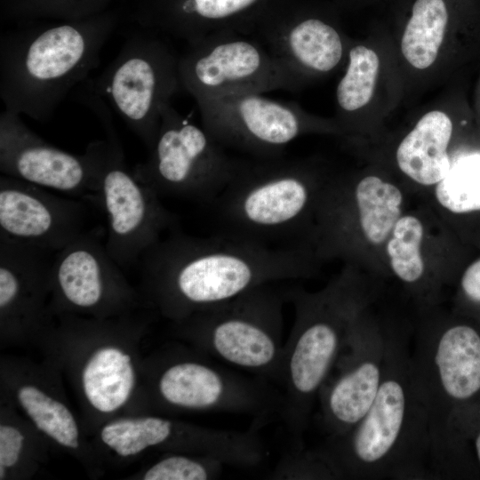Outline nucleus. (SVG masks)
<instances>
[{"label":"nucleus","instance_id":"1","mask_svg":"<svg viewBox=\"0 0 480 480\" xmlns=\"http://www.w3.org/2000/svg\"><path fill=\"white\" fill-rule=\"evenodd\" d=\"M316 260L306 244L275 247L230 232L200 237L174 228L139 263L165 313L182 318L263 284L310 277Z\"/></svg>","mask_w":480,"mask_h":480},{"label":"nucleus","instance_id":"2","mask_svg":"<svg viewBox=\"0 0 480 480\" xmlns=\"http://www.w3.org/2000/svg\"><path fill=\"white\" fill-rule=\"evenodd\" d=\"M404 341L391 332L384 378L363 419L317 448L336 479L430 476V414Z\"/></svg>","mask_w":480,"mask_h":480},{"label":"nucleus","instance_id":"3","mask_svg":"<svg viewBox=\"0 0 480 480\" xmlns=\"http://www.w3.org/2000/svg\"><path fill=\"white\" fill-rule=\"evenodd\" d=\"M109 12L76 21L24 20L0 37V98L4 109L48 121L86 81L116 26Z\"/></svg>","mask_w":480,"mask_h":480},{"label":"nucleus","instance_id":"4","mask_svg":"<svg viewBox=\"0 0 480 480\" xmlns=\"http://www.w3.org/2000/svg\"><path fill=\"white\" fill-rule=\"evenodd\" d=\"M286 295L294 321L283 347L280 413L300 449L314 403L366 311L367 294L355 271L347 268L321 291L290 287Z\"/></svg>","mask_w":480,"mask_h":480},{"label":"nucleus","instance_id":"5","mask_svg":"<svg viewBox=\"0 0 480 480\" xmlns=\"http://www.w3.org/2000/svg\"><path fill=\"white\" fill-rule=\"evenodd\" d=\"M327 182L302 162L282 156L240 159L215 203L230 233L268 244L295 238L308 245Z\"/></svg>","mask_w":480,"mask_h":480},{"label":"nucleus","instance_id":"6","mask_svg":"<svg viewBox=\"0 0 480 480\" xmlns=\"http://www.w3.org/2000/svg\"><path fill=\"white\" fill-rule=\"evenodd\" d=\"M80 98L98 116L106 134L105 140H95L86 147L97 169V204L108 220L106 247L119 267L131 266L139 263L165 232L177 228V219L163 205L160 196L127 167L103 98L90 88Z\"/></svg>","mask_w":480,"mask_h":480},{"label":"nucleus","instance_id":"7","mask_svg":"<svg viewBox=\"0 0 480 480\" xmlns=\"http://www.w3.org/2000/svg\"><path fill=\"white\" fill-rule=\"evenodd\" d=\"M253 288L191 316L194 335L223 362L281 383L286 290Z\"/></svg>","mask_w":480,"mask_h":480},{"label":"nucleus","instance_id":"8","mask_svg":"<svg viewBox=\"0 0 480 480\" xmlns=\"http://www.w3.org/2000/svg\"><path fill=\"white\" fill-rule=\"evenodd\" d=\"M153 32L148 29L128 36L115 59L90 83L148 150L164 108L182 89L180 55Z\"/></svg>","mask_w":480,"mask_h":480},{"label":"nucleus","instance_id":"9","mask_svg":"<svg viewBox=\"0 0 480 480\" xmlns=\"http://www.w3.org/2000/svg\"><path fill=\"white\" fill-rule=\"evenodd\" d=\"M239 161L203 126L169 105L163 112L148 159L138 164L132 172L159 196L211 204L231 181Z\"/></svg>","mask_w":480,"mask_h":480},{"label":"nucleus","instance_id":"10","mask_svg":"<svg viewBox=\"0 0 480 480\" xmlns=\"http://www.w3.org/2000/svg\"><path fill=\"white\" fill-rule=\"evenodd\" d=\"M411 356L434 441L452 412L480 397V323L456 313L430 319L418 332Z\"/></svg>","mask_w":480,"mask_h":480},{"label":"nucleus","instance_id":"11","mask_svg":"<svg viewBox=\"0 0 480 480\" xmlns=\"http://www.w3.org/2000/svg\"><path fill=\"white\" fill-rule=\"evenodd\" d=\"M213 33L188 43L179 58L182 89L196 103L245 92L292 91L300 82L256 37Z\"/></svg>","mask_w":480,"mask_h":480},{"label":"nucleus","instance_id":"12","mask_svg":"<svg viewBox=\"0 0 480 480\" xmlns=\"http://www.w3.org/2000/svg\"><path fill=\"white\" fill-rule=\"evenodd\" d=\"M196 104L202 126L220 144L253 158L281 157L292 141L316 127L297 104L262 92L237 93Z\"/></svg>","mask_w":480,"mask_h":480},{"label":"nucleus","instance_id":"13","mask_svg":"<svg viewBox=\"0 0 480 480\" xmlns=\"http://www.w3.org/2000/svg\"><path fill=\"white\" fill-rule=\"evenodd\" d=\"M391 332L364 311L320 390L322 420L329 436L354 428L372 406L384 378Z\"/></svg>","mask_w":480,"mask_h":480},{"label":"nucleus","instance_id":"14","mask_svg":"<svg viewBox=\"0 0 480 480\" xmlns=\"http://www.w3.org/2000/svg\"><path fill=\"white\" fill-rule=\"evenodd\" d=\"M6 109L0 114V171L44 188L98 203L97 169L91 152L75 155L49 144Z\"/></svg>","mask_w":480,"mask_h":480},{"label":"nucleus","instance_id":"15","mask_svg":"<svg viewBox=\"0 0 480 480\" xmlns=\"http://www.w3.org/2000/svg\"><path fill=\"white\" fill-rule=\"evenodd\" d=\"M82 201L62 198L44 188L0 176V234L58 252L84 230Z\"/></svg>","mask_w":480,"mask_h":480},{"label":"nucleus","instance_id":"16","mask_svg":"<svg viewBox=\"0 0 480 480\" xmlns=\"http://www.w3.org/2000/svg\"><path fill=\"white\" fill-rule=\"evenodd\" d=\"M102 236L101 228L84 230L54 254L51 280L73 307L98 308L108 292L124 285L119 265L108 253Z\"/></svg>","mask_w":480,"mask_h":480},{"label":"nucleus","instance_id":"17","mask_svg":"<svg viewBox=\"0 0 480 480\" xmlns=\"http://www.w3.org/2000/svg\"><path fill=\"white\" fill-rule=\"evenodd\" d=\"M259 39L301 84L313 74H327L339 66L344 52L338 30L326 21L290 17L262 24Z\"/></svg>","mask_w":480,"mask_h":480},{"label":"nucleus","instance_id":"18","mask_svg":"<svg viewBox=\"0 0 480 480\" xmlns=\"http://www.w3.org/2000/svg\"><path fill=\"white\" fill-rule=\"evenodd\" d=\"M261 1L151 0L136 10L133 20L189 43L213 33L244 31L240 20Z\"/></svg>","mask_w":480,"mask_h":480},{"label":"nucleus","instance_id":"19","mask_svg":"<svg viewBox=\"0 0 480 480\" xmlns=\"http://www.w3.org/2000/svg\"><path fill=\"white\" fill-rule=\"evenodd\" d=\"M452 134V123L445 113L434 110L424 115L397 147L401 172L417 184L435 187L452 164L448 154Z\"/></svg>","mask_w":480,"mask_h":480},{"label":"nucleus","instance_id":"20","mask_svg":"<svg viewBox=\"0 0 480 480\" xmlns=\"http://www.w3.org/2000/svg\"><path fill=\"white\" fill-rule=\"evenodd\" d=\"M434 195L454 223L455 234L480 249V154L452 163L448 174L435 186Z\"/></svg>","mask_w":480,"mask_h":480},{"label":"nucleus","instance_id":"21","mask_svg":"<svg viewBox=\"0 0 480 480\" xmlns=\"http://www.w3.org/2000/svg\"><path fill=\"white\" fill-rule=\"evenodd\" d=\"M426 228L412 213H404L384 245L391 273L416 293L431 292L424 255Z\"/></svg>","mask_w":480,"mask_h":480},{"label":"nucleus","instance_id":"22","mask_svg":"<svg viewBox=\"0 0 480 480\" xmlns=\"http://www.w3.org/2000/svg\"><path fill=\"white\" fill-rule=\"evenodd\" d=\"M448 13L443 0H416L401 42L406 60L424 69L436 60L443 43Z\"/></svg>","mask_w":480,"mask_h":480},{"label":"nucleus","instance_id":"23","mask_svg":"<svg viewBox=\"0 0 480 480\" xmlns=\"http://www.w3.org/2000/svg\"><path fill=\"white\" fill-rule=\"evenodd\" d=\"M377 53L364 45L354 46L348 52V65L338 84L337 103L350 113L365 106L371 100L379 72Z\"/></svg>","mask_w":480,"mask_h":480},{"label":"nucleus","instance_id":"24","mask_svg":"<svg viewBox=\"0 0 480 480\" xmlns=\"http://www.w3.org/2000/svg\"><path fill=\"white\" fill-rule=\"evenodd\" d=\"M110 0H6L4 17L18 20L76 21L106 11Z\"/></svg>","mask_w":480,"mask_h":480},{"label":"nucleus","instance_id":"25","mask_svg":"<svg viewBox=\"0 0 480 480\" xmlns=\"http://www.w3.org/2000/svg\"><path fill=\"white\" fill-rule=\"evenodd\" d=\"M439 444L474 459L480 471V397L452 413Z\"/></svg>","mask_w":480,"mask_h":480},{"label":"nucleus","instance_id":"26","mask_svg":"<svg viewBox=\"0 0 480 480\" xmlns=\"http://www.w3.org/2000/svg\"><path fill=\"white\" fill-rule=\"evenodd\" d=\"M225 464L205 456L194 460L181 455L167 457L150 468L144 475L145 480H205L218 478Z\"/></svg>","mask_w":480,"mask_h":480},{"label":"nucleus","instance_id":"27","mask_svg":"<svg viewBox=\"0 0 480 480\" xmlns=\"http://www.w3.org/2000/svg\"><path fill=\"white\" fill-rule=\"evenodd\" d=\"M274 479H336L317 449H296L285 454L271 474Z\"/></svg>","mask_w":480,"mask_h":480},{"label":"nucleus","instance_id":"28","mask_svg":"<svg viewBox=\"0 0 480 480\" xmlns=\"http://www.w3.org/2000/svg\"><path fill=\"white\" fill-rule=\"evenodd\" d=\"M455 296V313L480 323V256L460 271Z\"/></svg>","mask_w":480,"mask_h":480},{"label":"nucleus","instance_id":"29","mask_svg":"<svg viewBox=\"0 0 480 480\" xmlns=\"http://www.w3.org/2000/svg\"><path fill=\"white\" fill-rule=\"evenodd\" d=\"M4 468H5L4 466L0 465V479H4V474H5Z\"/></svg>","mask_w":480,"mask_h":480}]
</instances>
